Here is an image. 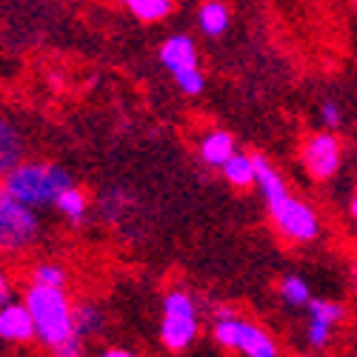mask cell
Returning <instances> with one entry per match:
<instances>
[{
	"instance_id": "obj_24",
	"label": "cell",
	"mask_w": 357,
	"mask_h": 357,
	"mask_svg": "<svg viewBox=\"0 0 357 357\" xmlns=\"http://www.w3.org/2000/svg\"><path fill=\"white\" fill-rule=\"evenodd\" d=\"M3 303H12V289H9V278L0 280V306Z\"/></svg>"
},
{
	"instance_id": "obj_15",
	"label": "cell",
	"mask_w": 357,
	"mask_h": 357,
	"mask_svg": "<svg viewBox=\"0 0 357 357\" xmlns=\"http://www.w3.org/2000/svg\"><path fill=\"white\" fill-rule=\"evenodd\" d=\"M54 209L61 212L69 223L80 226L83 218H86V209H89V200H86V195H83L77 186H69V189L61 192V197L54 200Z\"/></svg>"
},
{
	"instance_id": "obj_12",
	"label": "cell",
	"mask_w": 357,
	"mask_h": 357,
	"mask_svg": "<svg viewBox=\"0 0 357 357\" xmlns=\"http://www.w3.org/2000/svg\"><path fill=\"white\" fill-rule=\"evenodd\" d=\"M229 6L220 3V0H206V3L197 9V26L206 38H220L229 29Z\"/></svg>"
},
{
	"instance_id": "obj_27",
	"label": "cell",
	"mask_w": 357,
	"mask_h": 357,
	"mask_svg": "<svg viewBox=\"0 0 357 357\" xmlns=\"http://www.w3.org/2000/svg\"><path fill=\"white\" fill-rule=\"evenodd\" d=\"M351 278H354V286H357V260L351 263Z\"/></svg>"
},
{
	"instance_id": "obj_13",
	"label": "cell",
	"mask_w": 357,
	"mask_h": 357,
	"mask_svg": "<svg viewBox=\"0 0 357 357\" xmlns=\"http://www.w3.org/2000/svg\"><path fill=\"white\" fill-rule=\"evenodd\" d=\"M223 177L226 183H231L234 189H249L255 186V155L249 152H234L226 163H223Z\"/></svg>"
},
{
	"instance_id": "obj_9",
	"label": "cell",
	"mask_w": 357,
	"mask_h": 357,
	"mask_svg": "<svg viewBox=\"0 0 357 357\" xmlns=\"http://www.w3.org/2000/svg\"><path fill=\"white\" fill-rule=\"evenodd\" d=\"M160 63L169 69V75H181L186 69H195L197 66V43L192 35H169L163 43H160Z\"/></svg>"
},
{
	"instance_id": "obj_25",
	"label": "cell",
	"mask_w": 357,
	"mask_h": 357,
	"mask_svg": "<svg viewBox=\"0 0 357 357\" xmlns=\"http://www.w3.org/2000/svg\"><path fill=\"white\" fill-rule=\"evenodd\" d=\"M103 357H132V349H117V346H106Z\"/></svg>"
},
{
	"instance_id": "obj_16",
	"label": "cell",
	"mask_w": 357,
	"mask_h": 357,
	"mask_svg": "<svg viewBox=\"0 0 357 357\" xmlns=\"http://www.w3.org/2000/svg\"><path fill=\"white\" fill-rule=\"evenodd\" d=\"M278 289H280V301L291 309H306L312 301V289L301 275H286Z\"/></svg>"
},
{
	"instance_id": "obj_18",
	"label": "cell",
	"mask_w": 357,
	"mask_h": 357,
	"mask_svg": "<svg viewBox=\"0 0 357 357\" xmlns=\"http://www.w3.org/2000/svg\"><path fill=\"white\" fill-rule=\"evenodd\" d=\"M20 152H23V149H20V137L15 135V129L9 123H3V126H0V169H3V174L23 160Z\"/></svg>"
},
{
	"instance_id": "obj_5",
	"label": "cell",
	"mask_w": 357,
	"mask_h": 357,
	"mask_svg": "<svg viewBox=\"0 0 357 357\" xmlns=\"http://www.w3.org/2000/svg\"><path fill=\"white\" fill-rule=\"evenodd\" d=\"M40 241V218L29 206L0 189V246L3 252H23Z\"/></svg>"
},
{
	"instance_id": "obj_23",
	"label": "cell",
	"mask_w": 357,
	"mask_h": 357,
	"mask_svg": "<svg viewBox=\"0 0 357 357\" xmlns=\"http://www.w3.org/2000/svg\"><path fill=\"white\" fill-rule=\"evenodd\" d=\"M320 121H323L326 129H335V132H337V126L343 123L340 103H337V100H326V103L320 106Z\"/></svg>"
},
{
	"instance_id": "obj_19",
	"label": "cell",
	"mask_w": 357,
	"mask_h": 357,
	"mask_svg": "<svg viewBox=\"0 0 357 357\" xmlns=\"http://www.w3.org/2000/svg\"><path fill=\"white\" fill-rule=\"evenodd\" d=\"M306 312H309V317L326 320V323H332V326H340L346 320V306L337 303V301H329V297H312Z\"/></svg>"
},
{
	"instance_id": "obj_20",
	"label": "cell",
	"mask_w": 357,
	"mask_h": 357,
	"mask_svg": "<svg viewBox=\"0 0 357 357\" xmlns=\"http://www.w3.org/2000/svg\"><path fill=\"white\" fill-rule=\"evenodd\" d=\"M32 283H43V286H66L69 283V272L61 263H35L32 272H29Z\"/></svg>"
},
{
	"instance_id": "obj_1",
	"label": "cell",
	"mask_w": 357,
	"mask_h": 357,
	"mask_svg": "<svg viewBox=\"0 0 357 357\" xmlns=\"http://www.w3.org/2000/svg\"><path fill=\"white\" fill-rule=\"evenodd\" d=\"M23 303L32 309L38 323V343L57 357L83 354V337L75 326V306L66 294V286L32 283L23 289Z\"/></svg>"
},
{
	"instance_id": "obj_21",
	"label": "cell",
	"mask_w": 357,
	"mask_h": 357,
	"mask_svg": "<svg viewBox=\"0 0 357 357\" xmlns=\"http://www.w3.org/2000/svg\"><path fill=\"white\" fill-rule=\"evenodd\" d=\"M335 329H337V326H332V323L309 317V323H306V343H309L312 349H326V346L332 343Z\"/></svg>"
},
{
	"instance_id": "obj_22",
	"label": "cell",
	"mask_w": 357,
	"mask_h": 357,
	"mask_svg": "<svg viewBox=\"0 0 357 357\" xmlns=\"http://www.w3.org/2000/svg\"><path fill=\"white\" fill-rule=\"evenodd\" d=\"M174 83H177V89H181L183 95L197 98L203 89H206V75L195 66V69H186V72H181V75H174Z\"/></svg>"
},
{
	"instance_id": "obj_4",
	"label": "cell",
	"mask_w": 357,
	"mask_h": 357,
	"mask_svg": "<svg viewBox=\"0 0 357 357\" xmlns=\"http://www.w3.org/2000/svg\"><path fill=\"white\" fill-rule=\"evenodd\" d=\"M200 332L197 303L186 289H169L163 297V323H160V343L169 351H186Z\"/></svg>"
},
{
	"instance_id": "obj_14",
	"label": "cell",
	"mask_w": 357,
	"mask_h": 357,
	"mask_svg": "<svg viewBox=\"0 0 357 357\" xmlns=\"http://www.w3.org/2000/svg\"><path fill=\"white\" fill-rule=\"evenodd\" d=\"M121 6L143 23H160L172 15V0H121Z\"/></svg>"
},
{
	"instance_id": "obj_2",
	"label": "cell",
	"mask_w": 357,
	"mask_h": 357,
	"mask_svg": "<svg viewBox=\"0 0 357 357\" xmlns=\"http://www.w3.org/2000/svg\"><path fill=\"white\" fill-rule=\"evenodd\" d=\"M69 186H75L72 174L57 163H38V160L23 163L20 160L15 169L3 174V192H9L12 197L29 206H35V209L54 206V200Z\"/></svg>"
},
{
	"instance_id": "obj_26",
	"label": "cell",
	"mask_w": 357,
	"mask_h": 357,
	"mask_svg": "<svg viewBox=\"0 0 357 357\" xmlns=\"http://www.w3.org/2000/svg\"><path fill=\"white\" fill-rule=\"evenodd\" d=\"M349 215H351V220L357 223V189H354V195H351V200H349Z\"/></svg>"
},
{
	"instance_id": "obj_10",
	"label": "cell",
	"mask_w": 357,
	"mask_h": 357,
	"mask_svg": "<svg viewBox=\"0 0 357 357\" xmlns=\"http://www.w3.org/2000/svg\"><path fill=\"white\" fill-rule=\"evenodd\" d=\"M255 186L260 189V195L266 200V209L275 206V203H280L286 195H291L286 181H283V174L269 163V158H263L257 152H255Z\"/></svg>"
},
{
	"instance_id": "obj_8",
	"label": "cell",
	"mask_w": 357,
	"mask_h": 357,
	"mask_svg": "<svg viewBox=\"0 0 357 357\" xmlns=\"http://www.w3.org/2000/svg\"><path fill=\"white\" fill-rule=\"evenodd\" d=\"M0 340L3 343H17V346H26V343L38 340L35 314L23 301L20 303L12 301V303L0 306Z\"/></svg>"
},
{
	"instance_id": "obj_3",
	"label": "cell",
	"mask_w": 357,
	"mask_h": 357,
	"mask_svg": "<svg viewBox=\"0 0 357 357\" xmlns=\"http://www.w3.org/2000/svg\"><path fill=\"white\" fill-rule=\"evenodd\" d=\"M212 337L220 349L246 354V357H278L280 354L278 340L266 329H260L257 323L241 317L234 306H218L215 309Z\"/></svg>"
},
{
	"instance_id": "obj_11",
	"label": "cell",
	"mask_w": 357,
	"mask_h": 357,
	"mask_svg": "<svg viewBox=\"0 0 357 357\" xmlns=\"http://www.w3.org/2000/svg\"><path fill=\"white\" fill-rule=\"evenodd\" d=\"M237 152L234 146V137L226 132V129H212L200 137V146H197V155L206 166L212 169H223V163Z\"/></svg>"
},
{
	"instance_id": "obj_6",
	"label": "cell",
	"mask_w": 357,
	"mask_h": 357,
	"mask_svg": "<svg viewBox=\"0 0 357 357\" xmlns=\"http://www.w3.org/2000/svg\"><path fill=\"white\" fill-rule=\"evenodd\" d=\"M272 223L278 234L289 243H312L320 234V218L306 200L297 195H286L280 203L269 206Z\"/></svg>"
},
{
	"instance_id": "obj_17",
	"label": "cell",
	"mask_w": 357,
	"mask_h": 357,
	"mask_svg": "<svg viewBox=\"0 0 357 357\" xmlns=\"http://www.w3.org/2000/svg\"><path fill=\"white\" fill-rule=\"evenodd\" d=\"M75 326H77V335L86 340V337H95L100 335L103 329V312L95 306V303H77L75 306Z\"/></svg>"
},
{
	"instance_id": "obj_7",
	"label": "cell",
	"mask_w": 357,
	"mask_h": 357,
	"mask_svg": "<svg viewBox=\"0 0 357 357\" xmlns=\"http://www.w3.org/2000/svg\"><path fill=\"white\" fill-rule=\"evenodd\" d=\"M301 163L312 181H317V183L332 181L343 163V146H340V137L335 135V129L309 135L301 149Z\"/></svg>"
}]
</instances>
